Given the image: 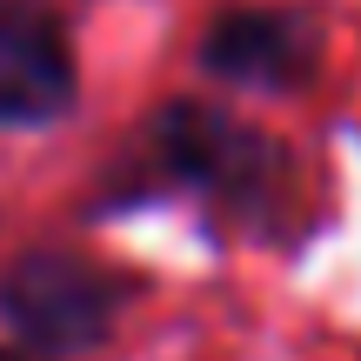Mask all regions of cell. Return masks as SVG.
Masks as SVG:
<instances>
[{"label": "cell", "mask_w": 361, "mask_h": 361, "mask_svg": "<svg viewBox=\"0 0 361 361\" xmlns=\"http://www.w3.org/2000/svg\"><path fill=\"white\" fill-rule=\"evenodd\" d=\"M121 301H128V281L67 247H27L20 261L0 268V322L34 355L101 348Z\"/></svg>", "instance_id": "obj_2"}, {"label": "cell", "mask_w": 361, "mask_h": 361, "mask_svg": "<svg viewBox=\"0 0 361 361\" xmlns=\"http://www.w3.org/2000/svg\"><path fill=\"white\" fill-rule=\"evenodd\" d=\"M314 54H322L314 20L288 7H234L201 34V67L234 87H295L308 80Z\"/></svg>", "instance_id": "obj_4"}, {"label": "cell", "mask_w": 361, "mask_h": 361, "mask_svg": "<svg viewBox=\"0 0 361 361\" xmlns=\"http://www.w3.org/2000/svg\"><path fill=\"white\" fill-rule=\"evenodd\" d=\"M74 47L47 0H0V128H54L74 107Z\"/></svg>", "instance_id": "obj_3"}, {"label": "cell", "mask_w": 361, "mask_h": 361, "mask_svg": "<svg viewBox=\"0 0 361 361\" xmlns=\"http://www.w3.org/2000/svg\"><path fill=\"white\" fill-rule=\"evenodd\" d=\"M0 361H34V355H13V348H0Z\"/></svg>", "instance_id": "obj_5"}, {"label": "cell", "mask_w": 361, "mask_h": 361, "mask_svg": "<svg viewBox=\"0 0 361 361\" xmlns=\"http://www.w3.org/2000/svg\"><path fill=\"white\" fill-rule=\"evenodd\" d=\"M147 174L161 188H194L234 214H261L281 194V154L268 134L207 101H168L147 121Z\"/></svg>", "instance_id": "obj_1"}]
</instances>
